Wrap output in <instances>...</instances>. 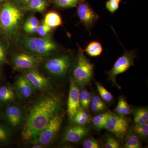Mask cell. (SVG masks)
<instances>
[{
	"mask_svg": "<svg viewBox=\"0 0 148 148\" xmlns=\"http://www.w3.org/2000/svg\"><path fill=\"white\" fill-rule=\"evenodd\" d=\"M62 100L58 95L46 94L33 103L25 118L22 137L27 141L33 140L61 109Z\"/></svg>",
	"mask_w": 148,
	"mask_h": 148,
	"instance_id": "cell-1",
	"label": "cell"
},
{
	"mask_svg": "<svg viewBox=\"0 0 148 148\" xmlns=\"http://www.w3.org/2000/svg\"><path fill=\"white\" fill-rule=\"evenodd\" d=\"M24 11L17 3L6 1L0 11V34L7 38L17 36L23 20Z\"/></svg>",
	"mask_w": 148,
	"mask_h": 148,
	"instance_id": "cell-2",
	"label": "cell"
},
{
	"mask_svg": "<svg viewBox=\"0 0 148 148\" xmlns=\"http://www.w3.org/2000/svg\"><path fill=\"white\" fill-rule=\"evenodd\" d=\"M24 47L41 56H47L57 49V45L50 36L32 38L24 36L22 39Z\"/></svg>",
	"mask_w": 148,
	"mask_h": 148,
	"instance_id": "cell-3",
	"label": "cell"
},
{
	"mask_svg": "<svg viewBox=\"0 0 148 148\" xmlns=\"http://www.w3.org/2000/svg\"><path fill=\"white\" fill-rule=\"evenodd\" d=\"M94 66L80 49L76 63L73 71V80L77 85L84 86L90 82L93 75Z\"/></svg>",
	"mask_w": 148,
	"mask_h": 148,
	"instance_id": "cell-4",
	"label": "cell"
},
{
	"mask_svg": "<svg viewBox=\"0 0 148 148\" xmlns=\"http://www.w3.org/2000/svg\"><path fill=\"white\" fill-rule=\"evenodd\" d=\"M64 115L58 112L50 120L47 125L33 140L43 147H47L53 142L61 128Z\"/></svg>",
	"mask_w": 148,
	"mask_h": 148,
	"instance_id": "cell-5",
	"label": "cell"
},
{
	"mask_svg": "<svg viewBox=\"0 0 148 148\" xmlns=\"http://www.w3.org/2000/svg\"><path fill=\"white\" fill-rule=\"evenodd\" d=\"M134 58L133 51H125L123 55L116 60L111 71L108 73L109 79L113 84L117 85L116 82L117 76L126 71L134 65Z\"/></svg>",
	"mask_w": 148,
	"mask_h": 148,
	"instance_id": "cell-6",
	"label": "cell"
},
{
	"mask_svg": "<svg viewBox=\"0 0 148 148\" xmlns=\"http://www.w3.org/2000/svg\"><path fill=\"white\" fill-rule=\"evenodd\" d=\"M71 64L70 56L63 55L49 59L46 62L45 67L52 75L61 77L67 73Z\"/></svg>",
	"mask_w": 148,
	"mask_h": 148,
	"instance_id": "cell-7",
	"label": "cell"
},
{
	"mask_svg": "<svg viewBox=\"0 0 148 148\" xmlns=\"http://www.w3.org/2000/svg\"><path fill=\"white\" fill-rule=\"evenodd\" d=\"M128 121L127 119L110 114L105 124L104 128L113 133L119 139H123L128 130Z\"/></svg>",
	"mask_w": 148,
	"mask_h": 148,
	"instance_id": "cell-8",
	"label": "cell"
},
{
	"mask_svg": "<svg viewBox=\"0 0 148 148\" xmlns=\"http://www.w3.org/2000/svg\"><path fill=\"white\" fill-rule=\"evenodd\" d=\"M41 59L36 55L21 53L14 56L12 62L16 69H28L36 68L41 63Z\"/></svg>",
	"mask_w": 148,
	"mask_h": 148,
	"instance_id": "cell-9",
	"label": "cell"
},
{
	"mask_svg": "<svg viewBox=\"0 0 148 148\" xmlns=\"http://www.w3.org/2000/svg\"><path fill=\"white\" fill-rule=\"evenodd\" d=\"M3 116L5 121L14 127H17L24 121V111L18 104L8 105L4 110Z\"/></svg>",
	"mask_w": 148,
	"mask_h": 148,
	"instance_id": "cell-10",
	"label": "cell"
},
{
	"mask_svg": "<svg viewBox=\"0 0 148 148\" xmlns=\"http://www.w3.org/2000/svg\"><path fill=\"white\" fill-rule=\"evenodd\" d=\"M24 75L36 90L46 91L50 89V82L44 76L40 73L36 68L28 69Z\"/></svg>",
	"mask_w": 148,
	"mask_h": 148,
	"instance_id": "cell-11",
	"label": "cell"
},
{
	"mask_svg": "<svg viewBox=\"0 0 148 148\" xmlns=\"http://www.w3.org/2000/svg\"><path fill=\"white\" fill-rule=\"evenodd\" d=\"M79 92L77 85L73 79H72L70 83L67 108L68 117L71 122L73 121L75 115L80 107Z\"/></svg>",
	"mask_w": 148,
	"mask_h": 148,
	"instance_id": "cell-12",
	"label": "cell"
},
{
	"mask_svg": "<svg viewBox=\"0 0 148 148\" xmlns=\"http://www.w3.org/2000/svg\"><path fill=\"white\" fill-rule=\"evenodd\" d=\"M88 131V129L84 125H71L67 127L64 132L63 142L77 143L87 135Z\"/></svg>",
	"mask_w": 148,
	"mask_h": 148,
	"instance_id": "cell-13",
	"label": "cell"
},
{
	"mask_svg": "<svg viewBox=\"0 0 148 148\" xmlns=\"http://www.w3.org/2000/svg\"><path fill=\"white\" fill-rule=\"evenodd\" d=\"M77 14L81 22L87 28L92 27L98 18V14L85 3H81L79 5Z\"/></svg>",
	"mask_w": 148,
	"mask_h": 148,
	"instance_id": "cell-14",
	"label": "cell"
},
{
	"mask_svg": "<svg viewBox=\"0 0 148 148\" xmlns=\"http://www.w3.org/2000/svg\"><path fill=\"white\" fill-rule=\"evenodd\" d=\"M16 94L21 99H27L34 94L35 88L24 75L16 78L14 84Z\"/></svg>",
	"mask_w": 148,
	"mask_h": 148,
	"instance_id": "cell-15",
	"label": "cell"
},
{
	"mask_svg": "<svg viewBox=\"0 0 148 148\" xmlns=\"http://www.w3.org/2000/svg\"><path fill=\"white\" fill-rule=\"evenodd\" d=\"M15 89L10 86L5 85L0 86V103L8 104L13 103L16 98Z\"/></svg>",
	"mask_w": 148,
	"mask_h": 148,
	"instance_id": "cell-16",
	"label": "cell"
},
{
	"mask_svg": "<svg viewBox=\"0 0 148 148\" xmlns=\"http://www.w3.org/2000/svg\"><path fill=\"white\" fill-rule=\"evenodd\" d=\"M48 5L47 0H30L26 4L25 10L36 12H42Z\"/></svg>",
	"mask_w": 148,
	"mask_h": 148,
	"instance_id": "cell-17",
	"label": "cell"
},
{
	"mask_svg": "<svg viewBox=\"0 0 148 148\" xmlns=\"http://www.w3.org/2000/svg\"><path fill=\"white\" fill-rule=\"evenodd\" d=\"M44 23L51 28H55L62 24V19L59 14L55 12H51L46 15Z\"/></svg>",
	"mask_w": 148,
	"mask_h": 148,
	"instance_id": "cell-18",
	"label": "cell"
},
{
	"mask_svg": "<svg viewBox=\"0 0 148 148\" xmlns=\"http://www.w3.org/2000/svg\"><path fill=\"white\" fill-rule=\"evenodd\" d=\"M12 136V133L10 128L5 124L0 123V146L9 144Z\"/></svg>",
	"mask_w": 148,
	"mask_h": 148,
	"instance_id": "cell-19",
	"label": "cell"
},
{
	"mask_svg": "<svg viewBox=\"0 0 148 148\" xmlns=\"http://www.w3.org/2000/svg\"><path fill=\"white\" fill-rule=\"evenodd\" d=\"M103 50L101 44L98 42L94 41L90 43L84 51L90 56L96 57L101 55Z\"/></svg>",
	"mask_w": 148,
	"mask_h": 148,
	"instance_id": "cell-20",
	"label": "cell"
},
{
	"mask_svg": "<svg viewBox=\"0 0 148 148\" xmlns=\"http://www.w3.org/2000/svg\"><path fill=\"white\" fill-rule=\"evenodd\" d=\"M134 121L136 123L141 124L148 121V111L146 108H140L136 109L133 114Z\"/></svg>",
	"mask_w": 148,
	"mask_h": 148,
	"instance_id": "cell-21",
	"label": "cell"
},
{
	"mask_svg": "<svg viewBox=\"0 0 148 148\" xmlns=\"http://www.w3.org/2000/svg\"><path fill=\"white\" fill-rule=\"evenodd\" d=\"M115 111L121 115H127L131 113V109L128 103L123 98H120Z\"/></svg>",
	"mask_w": 148,
	"mask_h": 148,
	"instance_id": "cell-22",
	"label": "cell"
},
{
	"mask_svg": "<svg viewBox=\"0 0 148 148\" xmlns=\"http://www.w3.org/2000/svg\"><path fill=\"white\" fill-rule=\"evenodd\" d=\"M89 118L87 113L84 110V109L80 107L74 117L73 121L76 124L84 125L88 122Z\"/></svg>",
	"mask_w": 148,
	"mask_h": 148,
	"instance_id": "cell-23",
	"label": "cell"
},
{
	"mask_svg": "<svg viewBox=\"0 0 148 148\" xmlns=\"http://www.w3.org/2000/svg\"><path fill=\"white\" fill-rule=\"evenodd\" d=\"M79 98L81 107L83 109L88 108L91 100L90 93L87 90L83 89L79 92Z\"/></svg>",
	"mask_w": 148,
	"mask_h": 148,
	"instance_id": "cell-24",
	"label": "cell"
},
{
	"mask_svg": "<svg viewBox=\"0 0 148 148\" xmlns=\"http://www.w3.org/2000/svg\"><path fill=\"white\" fill-rule=\"evenodd\" d=\"M110 114L106 112L95 116L92 118V122L95 126L98 128H104L108 117Z\"/></svg>",
	"mask_w": 148,
	"mask_h": 148,
	"instance_id": "cell-25",
	"label": "cell"
},
{
	"mask_svg": "<svg viewBox=\"0 0 148 148\" xmlns=\"http://www.w3.org/2000/svg\"><path fill=\"white\" fill-rule=\"evenodd\" d=\"M142 144L137 135L132 134L128 137L124 144L126 148H140Z\"/></svg>",
	"mask_w": 148,
	"mask_h": 148,
	"instance_id": "cell-26",
	"label": "cell"
},
{
	"mask_svg": "<svg viewBox=\"0 0 148 148\" xmlns=\"http://www.w3.org/2000/svg\"><path fill=\"white\" fill-rule=\"evenodd\" d=\"M8 52V48L6 43L0 39V65L9 64L7 59Z\"/></svg>",
	"mask_w": 148,
	"mask_h": 148,
	"instance_id": "cell-27",
	"label": "cell"
},
{
	"mask_svg": "<svg viewBox=\"0 0 148 148\" xmlns=\"http://www.w3.org/2000/svg\"><path fill=\"white\" fill-rule=\"evenodd\" d=\"M97 90L101 98L106 102H110L112 99L113 96L111 92L107 90L101 84L95 83Z\"/></svg>",
	"mask_w": 148,
	"mask_h": 148,
	"instance_id": "cell-28",
	"label": "cell"
},
{
	"mask_svg": "<svg viewBox=\"0 0 148 148\" xmlns=\"http://www.w3.org/2000/svg\"><path fill=\"white\" fill-rule=\"evenodd\" d=\"M134 130L140 137L147 138L148 135V122L141 124L136 123L134 127Z\"/></svg>",
	"mask_w": 148,
	"mask_h": 148,
	"instance_id": "cell-29",
	"label": "cell"
},
{
	"mask_svg": "<svg viewBox=\"0 0 148 148\" xmlns=\"http://www.w3.org/2000/svg\"><path fill=\"white\" fill-rule=\"evenodd\" d=\"M56 5L59 7L73 8L75 7L78 0H54Z\"/></svg>",
	"mask_w": 148,
	"mask_h": 148,
	"instance_id": "cell-30",
	"label": "cell"
},
{
	"mask_svg": "<svg viewBox=\"0 0 148 148\" xmlns=\"http://www.w3.org/2000/svg\"><path fill=\"white\" fill-rule=\"evenodd\" d=\"M105 147L106 148H119L120 147L119 143L115 138L111 136H106Z\"/></svg>",
	"mask_w": 148,
	"mask_h": 148,
	"instance_id": "cell-31",
	"label": "cell"
},
{
	"mask_svg": "<svg viewBox=\"0 0 148 148\" xmlns=\"http://www.w3.org/2000/svg\"><path fill=\"white\" fill-rule=\"evenodd\" d=\"M51 29L50 27L43 22L41 25H38L37 28V32L41 36H45L50 32Z\"/></svg>",
	"mask_w": 148,
	"mask_h": 148,
	"instance_id": "cell-32",
	"label": "cell"
},
{
	"mask_svg": "<svg viewBox=\"0 0 148 148\" xmlns=\"http://www.w3.org/2000/svg\"><path fill=\"white\" fill-rule=\"evenodd\" d=\"M119 2L114 0H109L106 3V8L113 14L119 8Z\"/></svg>",
	"mask_w": 148,
	"mask_h": 148,
	"instance_id": "cell-33",
	"label": "cell"
},
{
	"mask_svg": "<svg viewBox=\"0 0 148 148\" xmlns=\"http://www.w3.org/2000/svg\"><path fill=\"white\" fill-rule=\"evenodd\" d=\"M84 148H98L100 147L99 143L94 139H89L85 140L82 144Z\"/></svg>",
	"mask_w": 148,
	"mask_h": 148,
	"instance_id": "cell-34",
	"label": "cell"
},
{
	"mask_svg": "<svg viewBox=\"0 0 148 148\" xmlns=\"http://www.w3.org/2000/svg\"><path fill=\"white\" fill-rule=\"evenodd\" d=\"M39 25V21L34 16L29 17L24 23V27H38Z\"/></svg>",
	"mask_w": 148,
	"mask_h": 148,
	"instance_id": "cell-35",
	"label": "cell"
},
{
	"mask_svg": "<svg viewBox=\"0 0 148 148\" xmlns=\"http://www.w3.org/2000/svg\"><path fill=\"white\" fill-rule=\"evenodd\" d=\"M90 104H91V109L93 112H99L103 110L101 108V107L98 106L92 98L91 99Z\"/></svg>",
	"mask_w": 148,
	"mask_h": 148,
	"instance_id": "cell-36",
	"label": "cell"
},
{
	"mask_svg": "<svg viewBox=\"0 0 148 148\" xmlns=\"http://www.w3.org/2000/svg\"><path fill=\"white\" fill-rule=\"evenodd\" d=\"M92 98L94 99V101H95V102L98 104V106L101 107L102 110L105 109V108H106V105H105V103L102 101V99L99 96H94Z\"/></svg>",
	"mask_w": 148,
	"mask_h": 148,
	"instance_id": "cell-37",
	"label": "cell"
},
{
	"mask_svg": "<svg viewBox=\"0 0 148 148\" xmlns=\"http://www.w3.org/2000/svg\"><path fill=\"white\" fill-rule=\"evenodd\" d=\"M38 27H24V30L27 33H34L37 32Z\"/></svg>",
	"mask_w": 148,
	"mask_h": 148,
	"instance_id": "cell-38",
	"label": "cell"
},
{
	"mask_svg": "<svg viewBox=\"0 0 148 148\" xmlns=\"http://www.w3.org/2000/svg\"><path fill=\"white\" fill-rule=\"evenodd\" d=\"M32 148H44L42 146L38 143H35L34 145L32 146Z\"/></svg>",
	"mask_w": 148,
	"mask_h": 148,
	"instance_id": "cell-39",
	"label": "cell"
},
{
	"mask_svg": "<svg viewBox=\"0 0 148 148\" xmlns=\"http://www.w3.org/2000/svg\"><path fill=\"white\" fill-rule=\"evenodd\" d=\"M16 1L19 2V3H21L26 5V4L29 2L30 0H16Z\"/></svg>",
	"mask_w": 148,
	"mask_h": 148,
	"instance_id": "cell-40",
	"label": "cell"
},
{
	"mask_svg": "<svg viewBox=\"0 0 148 148\" xmlns=\"http://www.w3.org/2000/svg\"><path fill=\"white\" fill-rule=\"evenodd\" d=\"M2 75V73L1 69V68H0V79H1V78Z\"/></svg>",
	"mask_w": 148,
	"mask_h": 148,
	"instance_id": "cell-41",
	"label": "cell"
},
{
	"mask_svg": "<svg viewBox=\"0 0 148 148\" xmlns=\"http://www.w3.org/2000/svg\"><path fill=\"white\" fill-rule=\"evenodd\" d=\"M4 1V0H0V3H3V2Z\"/></svg>",
	"mask_w": 148,
	"mask_h": 148,
	"instance_id": "cell-42",
	"label": "cell"
},
{
	"mask_svg": "<svg viewBox=\"0 0 148 148\" xmlns=\"http://www.w3.org/2000/svg\"><path fill=\"white\" fill-rule=\"evenodd\" d=\"M114 1H116L119 2H120L121 1V0H114Z\"/></svg>",
	"mask_w": 148,
	"mask_h": 148,
	"instance_id": "cell-43",
	"label": "cell"
}]
</instances>
